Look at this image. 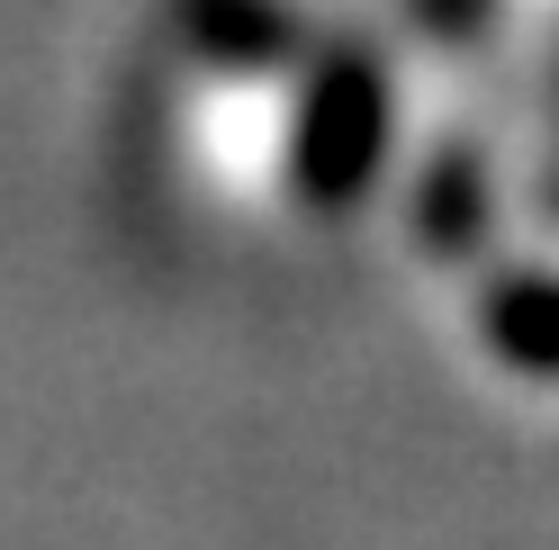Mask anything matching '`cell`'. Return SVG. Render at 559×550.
Wrapping results in <instances>:
<instances>
[{
  "label": "cell",
  "instance_id": "obj_1",
  "mask_svg": "<svg viewBox=\"0 0 559 550\" xmlns=\"http://www.w3.org/2000/svg\"><path fill=\"white\" fill-rule=\"evenodd\" d=\"M469 343L514 397H559V181L497 253L469 262Z\"/></svg>",
  "mask_w": 559,
  "mask_h": 550
}]
</instances>
